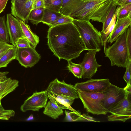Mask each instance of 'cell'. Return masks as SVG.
<instances>
[{
	"label": "cell",
	"instance_id": "obj_1",
	"mask_svg": "<svg viewBox=\"0 0 131 131\" xmlns=\"http://www.w3.org/2000/svg\"><path fill=\"white\" fill-rule=\"evenodd\" d=\"M47 38L49 48L59 60L75 59L83 51L87 50L72 22L50 27L48 31Z\"/></svg>",
	"mask_w": 131,
	"mask_h": 131
},
{
	"label": "cell",
	"instance_id": "obj_2",
	"mask_svg": "<svg viewBox=\"0 0 131 131\" xmlns=\"http://www.w3.org/2000/svg\"><path fill=\"white\" fill-rule=\"evenodd\" d=\"M113 3V0H77L69 16L102 23L105 15Z\"/></svg>",
	"mask_w": 131,
	"mask_h": 131
},
{
	"label": "cell",
	"instance_id": "obj_3",
	"mask_svg": "<svg viewBox=\"0 0 131 131\" xmlns=\"http://www.w3.org/2000/svg\"><path fill=\"white\" fill-rule=\"evenodd\" d=\"M72 22L78 30L87 50L99 52L104 46L101 32L91 24L90 20L74 18Z\"/></svg>",
	"mask_w": 131,
	"mask_h": 131
},
{
	"label": "cell",
	"instance_id": "obj_4",
	"mask_svg": "<svg viewBox=\"0 0 131 131\" xmlns=\"http://www.w3.org/2000/svg\"><path fill=\"white\" fill-rule=\"evenodd\" d=\"M127 28L118 37L112 45L109 46L106 49L105 57L109 58L112 66L126 68L129 58L127 41Z\"/></svg>",
	"mask_w": 131,
	"mask_h": 131
},
{
	"label": "cell",
	"instance_id": "obj_5",
	"mask_svg": "<svg viewBox=\"0 0 131 131\" xmlns=\"http://www.w3.org/2000/svg\"><path fill=\"white\" fill-rule=\"evenodd\" d=\"M77 91L79 98L87 112L97 115H105L109 113V111L105 107L103 103L104 95L103 92Z\"/></svg>",
	"mask_w": 131,
	"mask_h": 131
},
{
	"label": "cell",
	"instance_id": "obj_6",
	"mask_svg": "<svg viewBox=\"0 0 131 131\" xmlns=\"http://www.w3.org/2000/svg\"><path fill=\"white\" fill-rule=\"evenodd\" d=\"M102 92L104 95V105L109 111L125 99L127 95L124 88L119 87L111 83Z\"/></svg>",
	"mask_w": 131,
	"mask_h": 131
},
{
	"label": "cell",
	"instance_id": "obj_7",
	"mask_svg": "<svg viewBox=\"0 0 131 131\" xmlns=\"http://www.w3.org/2000/svg\"><path fill=\"white\" fill-rule=\"evenodd\" d=\"M126 98L109 110L111 114L108 115L110 121H119L125 122L131 118V93H127Z\"/></svg>",
	"mask_w": 131,
	"mask_h": 131
},
{
	"label": "cell",
	"instance_id": "obj_8",
	"mask_svg": "<svg viewBox=\"0 0 131 131\" xmlns=\"http://www.w3.org/2000/svg\"><path fill=\"white\" fill-rule=\"evenodd\" d=\"M40 58V54L32 46L27 48H17L15 59L17 60L21 66L25 68L34 66Z\"/></svg>",
	"mask_w": 131,
	"mask_h": 131
},
{
	"label": "cell",
	"instance_id": "obj_9",
	"mask_svg": "<svg viewBox=\"0 0 131 131\" xmlns=\"http://www.w3.org/2000/svg\"><path fill=\"white\" fill-rule=\"evenodd\" d=\"M48 99L46 90L36 92L25 100L21 106L20 109L23 112L27 111H38L40 109L46 106Z\"/></svg>",
	"mask_w": 131,
	"mask_h": 131
},
{
	"label": "cell",
	"instance_id": "obj_10",
	"mask_svg": "<svg viewBox=\"0 0 131 131\" xmlns=\"http://www.w3.org/2000/svg\"><path fill=\"white\" fill-rule=\"evenodd\" d=\"M84 55L83 60L80 64L83 69L82 77L83 79H91L95 75L98 68L101 65L97 63L95 58L97 52L93 50H88Z\"/></svg>",
	"mask_w": 131,
	"mask_h": 131
},
{
	"label": "cell",
	"instance_id": "obj_11",
	"mask_svg": "<svg viewBox=\"0 0 131 131\" xmlns=\"http://www.w3.org/2000/svg\"><path fill=\"white\" fill-rule=\"evenodd\" d=\"M45 90L58 94H62L75 99L79 98L77 90L74 85L68 84L64 80L60 81L56 79L51 81Z\"/></svg>",
	"mask_w": 131,
	"mask_h": 131
},
{
	"label": "cell",
	"instance_id": "obj_12",
	"mask_svg": "<svg viewBox=\"0 0 131 131\" xmlns=\"http://www.w3.org/2000/svg\"><path fill=\"white\" fill-rule=\"evenodd\" d=\"M111 83L108 79H91L85 82L75 83L74 86L77 90L87 92H102Z\"/></svg>",
	"mask_w": 131,
	"mask_h": 131
},
{
	"label": "cell",
	"instance_id": "obj_13",
	"mask_svg": "<svg viewBox=\"0 0 131 131\" xmlns=\"http://www.w3.org/2000/svg\"><path fill=\"white\" fill-rule=\"evenodd\" d=\"M6 25L9 35V42L14 46L19 38L25 37L20 23L19 20L11 14L6 15Z\"/></svg>",
	"mask_w": 131,
	"mask_h": 131
},
{
	"label": "cell",
	"instance_id": "obj_14",
	"mask_svg": "<svg viewBox=\"0 0 131 131\" xmlns=\"http://www.w3.org/2000/svg\"><path fill=\"white\" fill-rule=\"evenodd\" d=\"M48 98L50 100L62 109H67L76 112L71 107L75 99L62 94H58L52 92H47Z\"/></svg>",
	"mask_w": 131,
	"mask_h": 131
},
{
	"label": "cell",
	"instance_id": "obj_15",
	"mask_svg": "<svg viewBox=\"0 0 131 131\" xmlns=\"http://www.w3.org/2000/svg\"><path fill=\"white\" fill-rule=\"evenodd\" d=\"M116 18L114 28L107 41L111 44L115 41L125 29L131 25V14L123 18Z\"/></svg>",
	"mask_w": 131,
	"mask_h": 131
},
{
	"label": "cell",
	"instance_id": "obj_16",
	"mask_svg": "<svg viewBox=\"0 0 131 131\" xmlns=\"http://www.w3.org/2000/svg\"><path fill=\"white\" fill-rule=\"evenodd\" d=\"M18 83L17 80L7 77L0 82V100L14 90L18 86Z\"/></svg>",
	"mask_w": 131,
	"mask_h": 131
},
{
	"label": "cell",
	"instance_id": "obj_17",
	"mask_svg": "<svg viewBox=\"0 0 131 131\" xmlns=\"http://www.w3.org/2000/svg\"><path fill=\"white\" fill-rule=\"evenodd\" d=\"M19 20L24 36L29 41L31 45L35 48L39 41V37L32 32L29 25L23 21Z\"/></svg>",
	"mask_w": 131,
	"mask_h": 131
},
{
	"label": "cell",
	"instance_id": "obj_18",
	"mask_svg": "<svg viewBox=\"0 0 131 131\" xmlns=\"http://www.w3.org/2000/svg\"><path fill=\"white\" fill-rule=\"evenodd\" d=\"M111 20L109 24L103 33H101L102 38L104 43V52L105 54L106 51V43L110 34L113 31L116 22V19L117 15L122 7L117 6Z\"/></svg>",
	"mask_w": 131,
	"mask_h": 131
},
{
	"label": "cell",
	"instance_id": "obj_19",
	"mask_svg": "<svg viewBox=\"0 0 131 131\" xmlns=\"http://www.w3.org/2000/svg\"><path fill=\"white\" fill-rule=\"evenodd\" d=\"M44 108L43 114L54 119L58 118L63 112L62 109L50 100Z\"/></svg>",
	"mask_w": 131,
	"mask_h": 131
},
{
	"label": "cell",
	"instance_id": "obj_20",
	"mask_svg": "<svg viewBox=\"0 0 131 131\" xmlns=\"http://www.w3.org/2000/svg\"><path fill=\"white\" fill-rule=\"evenodd\" d=\"M64 16L60 13L56 12L45 8L41 22L49 26L52 22Z\"/></svg>",
	"mask_w": 131,
	"mask_h": 131
},
{
	"label": "cell",
	"instance_id": "obj_21",
	"mask_svg": "<svg viewBox=\"0 0 131 131\" xmlns=\"http://www.w3.org/2000/svg\"><path fill=\"white\" fill-rule=\"evenodd\" d=\"M17 47L16 46L7 51L0 58V68L5 67L13 60L15 59Z\"/></svg>",
	"mask_w": 131,
	"mask_h": 131
},
{
	"label": "cell",
	"instance_id": "obj_22",
	"mask_svg": "<svg viewBox=\"0 0 131 131\" xmlns=\"http://www.w3.org/2000/svg\"><path fill=\"white\" fill-rule=\"evenodd\" d=\"M45 8L39 7L32 9L28 15V20L33 24L37 25L41 22Z\"/></svg>",
	"mask_w": 131,
	"mask_h": 131
},
{
	"label": "cell",
	"instance_id": "obj_23",
	"mask_svg": "<svg viewBox=\"0 0 131 131\" xmlns=\"http://www.w3.org/2000/svg\"><path fill=\"white\" fill-rule=\"evenodd\" d=\"M9 43V39L5 16H0V41Z\"/></svg>",
	"mask_w": 131,
	"mask_h": 131
},
{
	"label": "cell",
	"instance_id": "obj_24",
	"mask_svg": "<svg viewBox=\"0 0 131 131\" xmlns=\"http://www.w3.org/2000/svg\"><path fill=\"white\" fill-rule=\"evenodd\" d=\"M71 60L68 61L67 68L76 77L82 78L83 74V69L80 63L76 64L73 62Z\"/></svg>",
	"mask_w": 131,
	"mask_h": 131
},
{
	"label": "cell",
	"instance_id": "obj_25",
	"mask_svg": "<svg viewBox=\"0 0 131 131\" xmlns=\"http://www.w3.org/2000/svg\"><path fill=\"white\" fill-rule=\"evenodd\" d=\"M116 6L113 3L104 16L103 21L102 29L101 32H103L106 29L111 20L116 9Z\"/></svg>",
	"mask_w": 131,
	"mask_h": 131
},
{
	"label": "cell",
	"instance_id": "obj_26",
	"mask_svg": "<svg viewBox=\"0 0 131 131\" xmlns=\"http://www.w3.org/2000/svg\"><path fill=\"white\" fill-rule=\"evenodd\" d=\"M62 5V0L45 1V8L58 13H60Z\"/></svg>",
	"mask_w": 131,
	"mask_h": 131
},
{
	"label": "cell",
	"instance_id": "obj_27",
	"mask_svg": "<svg viewBox=\"0 0 131 131\" xmlns=\"http://www.w3.org/2000/svg\"><path fill=\"white\" fill-rule=\"evenodd\" d=\"M0 100V120H9L11 117L14 116L15 112L12 110H6L3 107Z\"/></svg>",
	"mask_w": 131,
	"mask_h": 131
},
{
	"label": "cell",
	"instance_id": "obj_28",
	"mask_svg": "<svg viewBox=\"0 0 131 131\" xmlns=\"http://www.w3.org/2000/svg\"><path fill=\"white\" fill-rule=\"evenodd\" d=\"M66 115L65 121L67 122H74L80 121L81 114L78 111L76 112L65 111Z\"/></svg>",
	"mask_w": 131,
	"mask_h": 131
},
{
	"label": "cell",
	"instance_id": "obj_29",
	"mask_svg": "<svg viewBox=\"0 0 131 131\" xmlns=\"http://www.w3.org/2000/svg\"><path fill=\"white\" fill-rule=\"evenodd\" d=\"M74 18L69 16H63L50 24V27L72 22Z\"/></svg>",
	"mask_w": 131,
	"mask_h": 131
},
{
	"label": "cell",
	"instance_id": "obj_30",
	"mask_svg": "<svg viewBox=\"0 0 131 131\" xmlns=\"http://www.w3.org/2000/svg\"><path fill=\"white\" fill-rule=\"evenodd\" d=\"M131 60L128 59L126 66V71L123 77L127 85L131 84Z\"/></svg>",
	"mask_w": 131,
	"mask_h": 131
},
{
	"label": "cell",
	"instance_id": "obj_31",
	"mask_svg": "<svg viewBox=\"0 0 131 131\" xmlns=\"http://www.w3.org/2000/svg\"><path fill=\"white\" fill-rule=\"evenodd\" d=\"M16 46L17 48H24L31 47L29 41L25 37L19 38L15 43Z\"/></svg>",
	"mask_w": 131,
	"mask_h": 131
},
{
	"label": "cell",
	"instance_id": "obj_32",
	"mask_svg": "<svg viewBox=\"0 0 131 131\" xmlns=\"http://www.w3.org/2000/svg\"><path fill=\"white\" fill-rule=\"evenodd\" d=\"M131 14V4H127L121 8L116 18H122Z\"/></svg>",
	"mask_w": 131,
	"mask_h": 131
},
{
	"label": "cell",
	"instance_id": "obj_33",
	"mask_svg": "<svg viewBox=\"0 0 131 131\" xmlns=\"http://www.w3.org/2000/svg\"><path fill=\"white\" fill-rule=\"evenodd\" d=\"M131 25L127 28V41L129 55V59L131 60Z\"/></svg>",
	"mask_w": 131,
	"mask_h": 131
},
{
	"label": "cell",
	"instance_id": "obj_34",
	"mask_svg": "<svg viewBox=\"0 0 131 131\" xmlns=\"http://www.w3.org/2000/svg\"><path fill=\"white\" fill-rule=\"evenodd\" d=\"M14 46L12 44L0 41V54L7 51L10 48H13Z\"/></svg>",
	"mask_w": 131,
	"mask_h": 131
},
{
	"label": "cell",
	"instance_id": "obj_35",
	"mask_svg": "<svg viewBox=\"0 0 131 131\" xmlns=\"http://www.w3.org/2000/svg\"><path fill=\"white\" fill-rule=\"evenodd\" d=\"M113 3L116 6H119L122 7L131 4V0H113Z\"/></svg>",
	"mask_w": 131,
	"mask_h": 131
},
{
	"label": "cell",
	"instance_id": "obj_36",
	"mask_svg": "<svg viewBox=\"0 0 131 131\" xmlns=\"http://www.w3.org/2000/svg\"><path fill=\"white\" fill-rule=\"evenodd\" d=\"M89 121L95 122H100L95 120L93 117L89 116L88 114H83L81 115L80 116V121Z\"/></svg>",
	"mask_w": 131,
	"mask_h": 131
},
{
	"label": "cell",
	"instance_id": "obj_37",
	"mask_svg": "<svg viewBox=\"0 0 131 131\" xmlns=\"http://www.w3.org/2000/svg\"><path fill=\"white\" fill-rule=\"evenodd\" d=\"M41 7L45 8V0H35L33 3L32 9Z\"/></svg>",
	"mask_w": 131,
	"mask_h": 131
},
{
	"label": "cell",
	"instance_id": "obj_38",
	"mask_svg": "<svg viewBox=\"0 0 131 131\" xmlns=\"http://www.w3.org/2000/svg\"><path fill=\"white\" fill-rule=\"evenodd\" d=\"M8 1V0H0V14L5 8Z\"/></svg>",
	"mask_w": 131,
	"mask_h": 131
},
{
	"label": "cell",
	"instance_id": "obj_39",
	"mask_svg": "<svg viewBox=\"0 0 131 131\" xmlns=\"http://www.w3.org/2000/svg\"><path fill=\"white\" fill-rule=\"evenodd\" d=\"M9 72L8 71L0 72V82L3 81L7 78L6 75Z\"/></svg>",
	"mask_w": 131,
	"mask_h": 131
},
{
	"label": "cell",
	"instance_id": "obj_40",
	"mask_svg": "<svg viewBox=\"0 0 131 131\" xmlns=\"http://www.w3.org/2000/svg\"><path fill=\"white\" fill-rule=\"evenodd\" d=\"M72 0H62V5L61 8H64Z\"/></svg>",
	"mask_w": 131,
	"mask_h": 131
},
{
	"label": "cell",
	"instance_id": "obj_41",
	"mask_svg": "<svg viewBox=\"0 0 131 131\" xmlns=\"http://www.w3.org/2000/svg\"><path fill=\"white\" fill-rule=\"evenodd\" d=\"M34 119L33 115L32 114H31L26 119V121H29L33 120Z\"/></svg>",
	"mask_w": 131,
	"mask_h": 131
},
{
	"label": "cell",
	"instance_id": "obj_42",
	"mask_svg": "<svg viewBox=\"0 0 131 131\" xmlns=\"http://www.w3.org/2000/svg\"><path fill=\"white\" fill-rule=\"evenodd\" d=\"M13 1H15L21 3L25 2L27 0H11Z\"/></svg>",
	"mask_w": 131,
	"mask_h": 131
},
{
	"label": "cell",
	"instance_id": "obj_43",
	"mask_svg": "<svg viewBox=\"0 0 131 131\" xmlns=\"http://www.w3.org/2000/svg\"><path fill=\"white\" fill-rule=\"evenodd\" d=\"M6 51L3 53L0 54V58L5 54V53L6 52Z\"/></svg>",
	"mask_w": 131,
	"mask_h": 131
},
{
	"label": "cell",
	"instance_id": "obj_44",
	"mask_svg": "<svg viewBox=\"0 0 131 131\" xmlns=\"http://www.w3.org/2000/svg\"><path fill=\"white\" fill-rule=\"evenodd\" d=\"M45 1L48 0H45Z\"/></svg>",
	"mask_w": 131,
	"mask_h": 131
}]
</instances>
